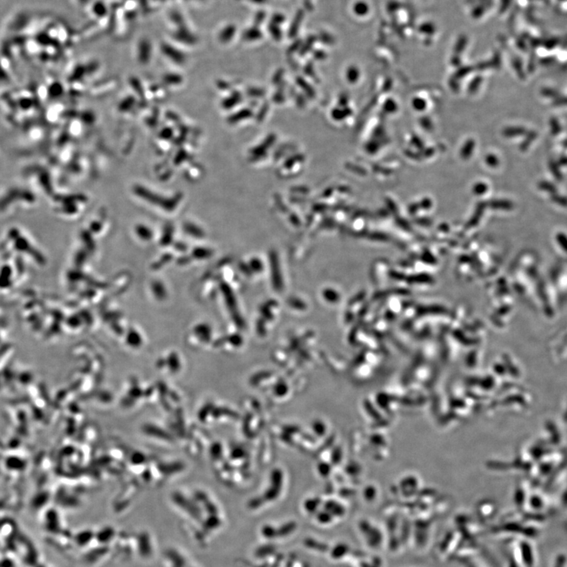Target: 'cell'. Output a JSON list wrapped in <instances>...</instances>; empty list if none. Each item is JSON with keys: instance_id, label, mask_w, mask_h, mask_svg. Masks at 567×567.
<instances>
[{"instance_id": "277c9868", "label": "cell", "mask_w": 567, "mask_h": 567, "mask_svg": "<svg viewBox=\"0 0 567 567\" xmlns=\"http://www.w3.org/2000/svg\"><path fill=\"white\" fill-rule=\"evenodd\" d=\"M74 1L78 6L85 8H88V6L92 2V0H74Z\"/></svg>"}, {"instance_id": "6da1fadb", "label": "cell", "mask_w": 567, "mask_h": 567, "mask_svg": "<svg viewBox=\"0 0 567 567\" xmlns=\"http://www.w3.org/2000/svg\"><path fill=\"white\" fill-rule=\"evenodd\" d=\"M161 51L166 58L176 63V64H183L185 55L175 44L170 42H163L161 43Z\"/></svg>"}, {"instance_id": "3957f363", "label": "cell", "mask_w": 567, "mask_h": 567, "mask_svg": "<svg viewBox=\"0 0 567 567\" xmlns=\"http://www.w3.org/2000/svg\"><path fill=\"white\" fill-rule=\"evenodd\" d=\"M137 56L141 62H147L152 51V43L148 37H140L137 42Z\"/></svg>"}, {"instance_id": "5b68a950", "label": "cell", "mask_w": 567, "mask_h": 567, "mask_svg": "<svg viewBox=\"0 0 567 567\" xmlns=\"http://www.w3.org/2000/svg\"><path fill=\"white\" fill-rule=\"evenodd\" d=\"M314 429H315V431H316L318 433H323V432H325V427H324V425H322V423L315 424Z\"/></svg>"}, {"instance_id": "7a4b0ae2", "label": "cell", "mask_w": 567, "mask_h": 567, "mask_svg": "<svg viewBox=\"0 0 567 567\" xmlns=\"http://www.w3.org/2000/svg\"><path fill=\"white\" fill-rule=\"evenodd\" d=\"M88 12L96 20H102L108 17L109 9L104 0H92L88 6Z\"/></svg>"}]
</instances>
